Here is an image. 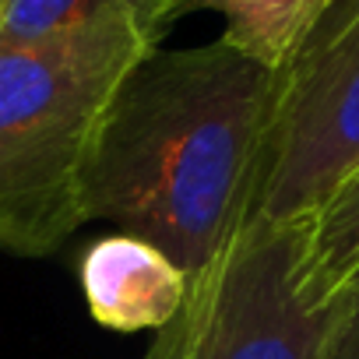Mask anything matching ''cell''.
<instances>
[{"mask_svg":"<svg viewBox=\"0 0 359 359\" xmlns=\"http://www.w3.org/2000/svg\"><path fill=\"white\" fill-rule=\"evenodd\" d=\"M327 359H359V285L338 299V324Z\"/></svg>","mask_w":359,"mask_h":359,"instance_id":"9c48e42d","label":"cell"},{"mask_svg":"<svg viewBox=\"0 0 359 359\" xmlns=\"http://www.w3.org/2000/svg\"><path fill=\"white\" fill-rule=\"evenodd\" d=\"M81 289L102 327L130 334L172 324L187 303L191 282L158 247L116 233L85 250Z\"/></svg>","mask_w":359,"mask_h":359,"instance_id":"5b68a950","label":"cell"},{"mask_svg":"<svg viewBox=\"0 0 359 359\" xmlns=\"http://www.w3.org/2000/svg\"><path fill=\"white\" fill-rule=\"evenodd\" d=\"M158 43L113 25L0 53V250L46 257L88 222L99 127L120 81Z\"/></svg>","mask_w":359,"mask_h":359,"instance_id":"7a4b0ae2","label":"cell"},{"mask_svg":"<svg viewBox=\"0 0 359 359\" xmlns=\"http://www.w3.org/2000/svg\"><path fill=\"white\" fill-rule=\"evenodd\" d=\"M144 359H176V352H172V338L165 334V327L158 331V338H155V345L148 348Z\"/></svg>","mask_w":359,"mask_h":359,"instance_id":"30bf717a","label":"cell"},{"mask_svg":"<svg viewBox=\"0 0 359 359\" xmlns=\"http://www.w3.org/2000/svg\"><path fill=\"white\" fill-rule=\"evenodd\" d=\"M292 257L296 222L250 215L165 324L176 359H327L338 303L310 306Z\"/></svg>","mask_w":359,"mask_h":359,"instance_id":"277c9868","label":"cell"},{"mask_svg":"<svg viewBox=\"0 0 359 359\" xmlns=\"http://www.w3.org/2000/svg\"><path fill=\"white\" fill-rule=\"evenodd\" d=\"M296 285L317 310L359 285V172L303 222H296Z\"/></svg>","mask_w":359,"mask_h":359,"instance_id":"52a82bcc","label":"cell"},{"mask_svg":"<svg viewBox=\"0 0 359 359\" xmlns=\"http://www.w3.org/2000/svg\"><path fill=\"white\" fill-rule=\"evenodd\" d=\"M226 18L222 39L257 64L282 71L334 0H180Z\"/></svg>","mask_w":359,"mask_h":359,"instance_id":"ba28073f","label":"cell"},{"mask_svg":"<svg viewBox=\"0 0 359 359\" xmlns=\"http://www.w3.org/2000/svg\"><path fill=\"white\" fill-rule=\"evenodd\" d=\"M165 334H169V327H165ZM169 338H172V334H169ZM172 352H176V341H172Z\"/></svg>","mask_w":359,"mask_h":359,"instance_id":"8fae6325","label":"cell"},{"mask_svg":"<svg viewBox=\"0 0 359 359\" xmlns=\"http://www.w3.org/2000/svg\"><path fill=\"white\" fill-rule=\"evenodd\" d=\"M180 11V0H0V53L36 50L113 25H137L162 39Z\"/></svg>","mask_w":359,"mask_h":359,"instance_id":"8992f818","label":"cell"},{"mask_svg":"<svg viewBox=\"0 0 359 359\" xmlns=\"http://www.w3.org/2000/svg\"><path fill=\"white\" fill-rule=\"evenodd\" d=\"M278 71L226 39L151 50L120 81L88 165V222L158 247L201 278L254 215Z\"/></svg>","mask_w":359,"mask_h":359,"instance_id":"6da1fadb","label":"cell"},{"mask_svg":"<svg viewBox=\"0 0 359 359\" xmlns=\"http://www.w3.org/2000/svg\"><path fill=\"white\" fill-rule=\"evenodd\" d=\"M359 172V0H334L278 71L254 215L310 219Z\"/></svg>","mask_w":359,"mask_h":359,"instance_id":"3957f363","label":"cell"}]
</instances>
